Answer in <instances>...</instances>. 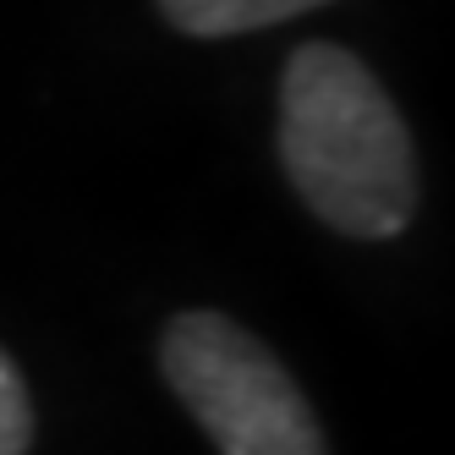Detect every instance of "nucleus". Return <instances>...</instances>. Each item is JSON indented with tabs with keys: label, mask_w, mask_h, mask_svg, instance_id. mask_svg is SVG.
Returning <instances> with one entry per match:
<instances>
[{
	"label": "nucleus",
	"mask_w": 455,
	"mask_h": 455,
	"mask_svg": "<svg viewBox=\"0 0 455 455\" xmlns=\"http://www.w3.org/2000/svg\"><path fill=\"white\" fill-rule=\"evenodd\" d=\"M280 171L340 236L389 242L417 214V143L384 83L346 44L313 39L285 55Z\"/></svg>",
	"instance_id": "obj_1"
},
{
	"label": "nucleus",
	"mask_w": 455,
	"mask_h": 455,
	"mask_svg": "<svg viewBox=\"0 0 455 455\" xmlns=\"http://www.w3.org/2000/svg\"><path fill=\"white\" fill-rule=\"evenodd\" d=\"M159 373L220 455H330L285 363L214 307H187L159 335Z\"/></svg>",
	"instance_id": "obj_2"
},
{
	"label": "nucleus",
	"mask_w": 455,
	"mask_h": 455,
	"mask_svg": "<svg viewBox=\"0 0 455 455\" xmlns=\"http://www.w3.org/2000/svg\"><path fill=\"white\" fill-rule=\"evenodd\" d=\"M154 6L187 39H236V34L291 22L302 12H318L330 0H154Z\"/></svg>",
	"instance_id": "obj_3"
},
{
	"label": "nucleus",
	"mask_w": 455,
	"mask_h": 455,
	"mask_svg": "<svg viewBox=\"0 0 455 455\" xmlns=\"http://www.w3.org/2000/svg\"><path fill=\"white\" fill-rule=\"evenodd\" d=\"M28 444H34V395L12 351L0 346V455H28Z\"/></svg>",
	"instance_id": "obj_4"
}]
</instances>
